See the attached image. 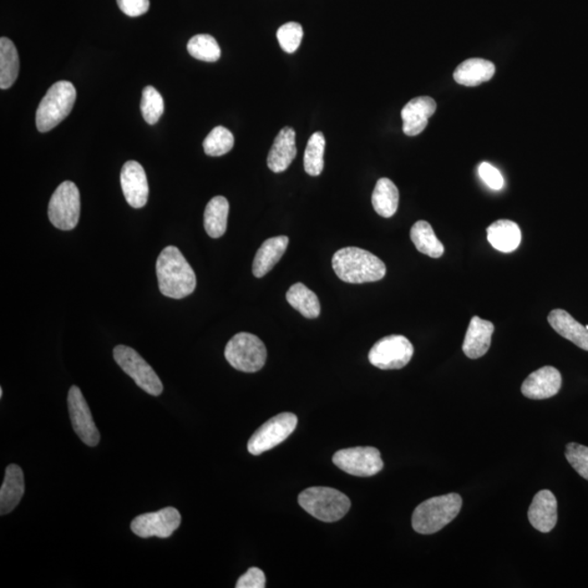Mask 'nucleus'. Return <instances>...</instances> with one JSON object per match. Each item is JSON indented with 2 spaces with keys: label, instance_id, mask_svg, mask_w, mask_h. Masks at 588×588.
Returning a JSON list of instances; mask_svg holds the SVG:
<instances>
[{
  "label": "nucleus",
  "instance_id": "12",
  "mask_svg": "<svg viewBox=\"0 0 588 588\" xmlns=\"http://www.w3.org/2000/svg\"><path fill=\"white\" fill-rule=\"evenodd\" d=\"M181 524V514L178 510L169 506L151 514H144L132 521L131 530L141 539L150 537H160V539H169Z\"/></svg>",
  "mask_w": 588,
  "mask_h": 588
},
{
  "label": "nucleus",
  "instance_id": "18",
  "mask_svg": "<svg viewBox=\"0 0 588 588\" xmlns=\"http://www.w3.org/2000/svg\"><path fill=\"white\" fill-rule=\"evenodd\" d=\"M494 332L493 323L479 316L471 319L463 346L465 356L473 359L484 357L490 348Z\"/></svg>",
  "mask_w": 588,
  "mask_h": 588
},
{
  "label": "nucleus",
  "instance_id": "7",
  "mask_svg": "<svg viewBox=\"0 0 588 588\" xmlns=\"http://www.w3.org/2000/svg\"><path fill=\"white\" fill-rule=\"evenodd\" d=\"M81 200L78 186L65 181L54 192L48 205L50 222L57 229L69 231L77 227L80 220Z\"/></svg>",
  "mask_w": 588,
  "mask_h": 588
},
{
  "label": "nucleus",
  "instance_id": "26",
  "mask_svg": "<svg viewBox=\"0 0 588 588\" xmlns=\"http://www.w3.org/2000/svg\"><path fill=\"white\" fill-rule=\"evenodd\" d=\"M372 203L379 216L393 217L399 206L398 187L390 179H379L373 192Z\"/></svg>",
  "mask_w": 588,
  "mask_h": 588
},
{
  "label": "nucleus",
  "instance_id": "6",
  "mask_svg": "<svg viewBox=\"0 0 588 588\" xmlns=\"http://www.w3.org/2000/svg\"><path fill=\"white\" fill-rule=\"evenodd\" d=\"M225 357L228 363L238 371L255 373L265 365L267 350L265 344L255 334L240 333L227 343Z\"/></svg>",
  "mask_w": 588,
  "mask_h": 588
},
{
  "label": "nucleus",
  "instance_id": "14",
  "mask_svg": "<svg viewBox=\"0 0 588 588\" xmlns=\"http://www.w3.org/2000/svg\"><path fill=\"white\" fill-rule=\"evenodd\" d=\"M120 184L131 207L142 209L146 205L150 194L149 182L143 167L138 161H126L121 169Z\"/></svg>",
  "mask_w": 588,
  "mask_h": 588
},
{
  "label": "nucleus",
  "instance_id": "22",
  "mask_svg": "<svg viewBox=\"0 0 588 588\" xmlns=\"http://www.w3.org/2000/svg\"><path fill=\"white\" fill-rule=\"evenodd\" d=\"M549 323L560 336L588 351V331L585 326L575 321L569 313L564 310L551 311Z\"/></svg>",
  "mask_w": 588,
  "mask_h": 588
},
{
  "label": "nucleus",
  "instance_id": "5",
  "mask_svg": "<svg viewBox=\"0 0 588 588\" xmlns=\"http://www.w3.org/2000/svg\"><path fill=\"white\" fill-rule=\"evenodd\" d=\"M298 504L314 518L328 523L342 520L351 506L346 495L331 488L307 489L298 495Z\"/></svg>",
  "mask_w": 588,
  "mask_h": 588
},
{
  "label": "nucleus",
  "instance_id": "11",
  "mask_svg": "<svg viewBox=\"0 0 588 588\" xmlns=\"http://www.w3.org/2000/svg\"><path fill=\"white\" fill-rule=\"evenodd\" d=\"M333 463L348 474L359 478L376 475L384 468L379 450L374 447H356L337 451Z\"/></svg>",
  "mask_w": 588,
  "mask_h": 588
},
{
  "label": "nucleus",
  "instance_id": "40",
  "mask_svg": "<svg viewBox=\"0 0 588 588\" xmlns=\"http://www.w3.org/2000/svg\"><path fill=\"white\" fill-rule=\"evenodd\" d=\"M585 327H586V329H587V331H588V325H586Z\"/></svg>",
  "mask_w": 588,
  "mask_h": 588
},
{
  "label": "nucleus",
  "instance_id": "30",
  "mask_svg": "<svg viewBox=\"0 0 588 588\" xmlns=\"http://www.w3.org/2000/svg\"><path fill=\"white\" fill-rule=\"evenodd\" d=\"M326 140L322 132H316L310 140L304 154V169L308 175L317 177L324 169V154H325Z\"/></svg>",
  "mask_w": 588,
  "mask_h": 588
},
{
  "label": "nucleus",
  "instance_id": "34",
  "mask_svg": "<svg viewBox=\"0 0 588 588\" xmlns=\"http://www.w3.org/2000/svg\"><path fill=\"white\" fill-rule=\"evenodd\" d=\"M279 45L283 52L292 54L297 52L303 39V28L297 22H289L279 28L277 32Z\"/></svg>",
  "mask_w": 588,
  "mask_h": 588
},
{
  "label": "nucleus",
  "instance_id": "31",
  "mask_svg": "<svg viewBox=\"0 0 588 588\" xmlns=\"http://www.w3.org/2000/svg\"><path fill=\"white\" fill-rule=\"evenodd\" d=\"M187 52L192 57L206 63H215L220 58L221 50L217 40L209 34H199L187 43Z\"/></svg>",
  "mask_w": 588,
  "mask_h": 588
},
{
  "label": "nucleus",
  "instance_id": "8",
  "mask_svg": "<svg viewBox=\"0 0 588 588\" xmlns=\"http://www.w3.org/2000/svg\"><path fill=\"white\" fill-rule=\"evenodd\" d=\"M114 359L121 369L145 393L155 397L163 393L164 386L159 375L134 349L117 346L114 349Z\"/></svg>",
  "mask_w": 588,
  "mask_h": 588
},
{
  "label": "nucleus",
  "instance_id": "32",
  "mask_svg": "<svg viewBox=\"0 0 588 588\" xmlns=\"http://www.w3.org/2000/svg\"><path fill=\"white\" fill-rule=\"evenodd\" d=\"M141 111L143 118L149 125L159 123L164 114V99L154 86H146L142 93Z\"/></svg>",
  "mask_w": 588,
  "mask_h": 588
},
{
  "label": "nucleus",
  "instance_id": "39",
  "mask_svg": "<svg viewBox=\"0 0 588 588\" xmlns=\"http://www.w3.org/2000/svg\"><path fill=\"white\" fill-rule=\"evenodd\" d=\"M3 394H4V390L3 388H0V398H3Z\"/></svg>",
  "mask_w": 588,
  "mask_h": 588
},
{
  "label": "nucleus",
  "instance_id": "19",
  "mask_svg": "<svg viewBox=\"0 0 588 588\" xmlns=\"http://www.w3.org/2000/svg\"><path fill=\"white\" fill-rule=\"evenodd\" d=\"M296 156V132L292 128L285 126L273 141L267 157L268 169L276 174L283 172L289 169Z\"/></svg>",
  "mask_w": 588,
  "mask_h": 588
},
{
  "label": "nucleus",
  "instance_id": "28",
  "mask_svg": "<svg viewBox=\"0 0 588 588\" xmlns=\"http://www.w3.org/2000/svg\"><path fill=\"white\" fill-rule=\"evenodd\" d=\"M286 298L288 303L306 318H317L321 314V303L316 294L301 282L291 286Z\"/></svg>",
  "mask_w": 588,
  "mask_h": 588
},
{
  "label": "nucleus",
  "instance_id": "15",
  "mask_svg": "<svg viewBox=\"0 0 588 588\" xmlns=\"http://www.w3.org/2000/svg\"><path fill=\"white\" fill-rule=\"evenodd\" d=\"M562 377L552 367H544L532 373L522 384V393L526 398L544 400L554 397L561 388Z\"/></svg>",
  "mask_w": 588,
  "mask_h": 588
},
{
  "label": "nucleus",
  "instance_id": "36",
  "mask_svg": "<svg viewBox=\"0 0 588 588\" xmlns=\"http://www.w3.org/2000/svg\"><path fill=\"white\" fill-rule=\"evenodd\" d=\"M479 175L484 184L490 187L491 190L499 191L505 186L503 175L493 165L481 163L479 167Z\"/></svg>",
  "mask_w": 588,
  "mask_h": 588
},
{
  "label": "nucleus",
  "instance_id": "16",
  "mask_svg": "<svg viewBox=\"0 0 588 588\" xmlns=\"http://www.w3.org/2000/svg\"><path fill=\"white\" fill-rule=\"evenodd\" d=\"M436 108L437 104L428 96H420L410 100L402 111L404 134L415 136L422 134Z\"/></svg>",
  "mask_w": 588,
  "mask_h": 588
},
{
  "label": "nucleus",
  "instance_id": "33",
  "mask_svg": "<svg viewBox=\"0 0 588 588\" xmlns=\"http://www.w3.org/2000/svg\"><path fill=\"white\" fill-rule=\"evenodd\" d=\"M235 145V138L231 132L225 126H216L204 140L205 153L209 156H222L232 150Z\"/></svg>",
  "mask_w": 588,
  "mask_h": 588
},
{
  "label": "nucleus",
  "instance_id": "13",
  "mask_svg": "<svg viewBox=\"0 0 588 588\" xmlns=\"http://www.w3.org/2000/svg\"><path fill=\"white\" fill-rule=\"evenodd\" d=\"M68 408L71 423L75 433L86 445L95 447L100 440V435L94 423L92 413L86 403L82 392L73 386L68 393Z\"/></svg>",
  "mask_w": 588,
  "mask_h": 588
},
{
  "label": "nucleus",
  "instance_id": "35",
  "mask_svg": "<svg viewBox=\"0 0 588 588\" xmlns=\"http://www.w3.org/2000/svg\"><path fill=\"white\" fill-rule=\"evenodd\" d=\"M566 458L583 479L588 480V447L575 443L566 445Z\"/></svg>",
  "mask_w": 588,
  "mask_h": 588
},
{
  "label": "nucleus",
  "instance_id": "25",
  "mask_svg": "<svg viewBox=\"0 0 588 588\" xmlns=\"http://www.w3.org/2000/svg\"><path fill=\"white\" fill-rule=\"evenodd\" d=\"M229 202L224 196H215L207 204L204 212V228L211 238H220L227 230Z\"/></svg>",
  "mask_w": 588,
  "mask_h": 588
},
{
  "label": "nucleus",
  "instance_id": "23",
  "mask_svg": "<svg viewBox=\"0 0 588 588\" xmlns=\"http://www.w3.org/2000/svg\"><path fill=\"white\" fill-rule=\"evenodd\" d=\"M495 65L489 60L472 58L465 60L455 69L454 78L455 82L465 86H478L488 82L494 77Z\"/></svg>",
  "mask_w": 588,
  "mask_h": 588
},
{
  "label": "nucleus",
  "instance_id": "37",
  "mask_svg": "<svg viewBox=\"0 0 588 588\" xmlns=\"http://www.w3.org/2000/svg\"><path fill=\"white\" fill-rule=\"evenodd\" d=\"M266 586V577L264 572L258 567H250L238 580L237 588H264Z\"/></svg>",
  "mask_w": 588,
  "mask_h": 588
},
{
  "label": "nucleus",
  "instance_id": "17",
  "mask_svg": "<svg viewBox=\"0 0 588 588\" xmlns=\"http://www.w3.org/2000/svg\"><path fill=\"white\" fill-rule=\"evenodd\" d=\"M529 521L541 533L554 530L558 521V504L550 490H540L536 494L530 506Z\"/></svg>",
  "mask_w": 588,
  "mask_h": 588
},
{
  "label": "nucleus",
  "instance_id": "9",
  "mask_svg": "<svg viewBox=\"0 0 588 588\" xmlns=\"http://www.w3.org/2000/svg\"><path fill=\"white\" fill-rule=\"evenodd\" d=\"M298 418L293 413L276 415L263 424L247 443V450L253 455H260L277 447L296 430Z\"/></svg>",
  "mask_w": 588,
  "mask_h": 588
},
{
  "label": "nucleus",
  "instance_id": "38",
  "mask_svg": "<svg viewBox=\"0 0 588 588\" xmlns=\"http://www.w3.org/2000/svg\"><path fill=\"white\" fill-rule=\"evenodd\" d=\"M121 12L129 17H140L149 12L150 0H117Z\"/></svg>",
  "mask_w": 588,
  "mask_h": 588
},
{
  "label": "nucleus",
  "instance_id": "3",
  "mask_svg": "<svg viewBox=\"0 0 588 588\" xmlns=\"http://www.w3.org/2000/svg\"><path fill=\"white\" fill-rule=\"evenodd\" d=\"M463 508V498L458 494L434 497L417 506L412 516V526L419 534L437 533L453 522Z\"/></svg>",
  "mask_w": 588,
  "mask_h": 588
},
{
  "label": "nucleus",
  "instance_id": "29",
  "mask_svg": "<svg viewBox=\"0 0 588 588\" xmlns=\"http://www.w3.org/2000/svg\"><path fill=\"white\" fill-rule=\"evenodd\" d=\"M411 240L418 251L433 258H439L445 253V246L436 237L432 226L428 221L415 222L411 229Z\"/></svg>",
  "mask_w": 588,
  "mask_h": 588
},
{
  "label": "nucleus",
  "instance_id": "2",
  "mask_svg": "<svg viewBox=\"0 0 588 588\" xmlns=\"http://www.w3.org/2000/svg\"><path fill=\"white\" fill-rule=\"evenodd\" d=\"M333 268L342 281L354 285L382 281L386 275V265L380 258L353 246L334 253Z\"/></svg>",
  "mask_w": 588,
  "mask_h": 588
},
{
  "label": "nucleus",
  "instance_id": "27",
  "mask_svg": "<svg viewBox=\"0 0 588 588\" xmlns=\"http://www.w3.org/2000/svg\"><path fill=\"white\" fill-rule=\"evenodd\" d=\"M20 70L19 54L14 44L7 38L0 39V88H12Z\"/></svg>",
  "mask_w": 588,
  "mask_h": 588
},
{
  "label": "nucleus",
  "instance_id": "21",
  "mask_svg": "<svg viewBox=\"0 0 588 588\" xmlns=\"http://www.w3.org/2000/svg\"><path fill=\"white\" fill-rule=\"evenodd\" d=\"M289 245V238L279 236L271 238L263 243L258 248L255 262H253V275L256 278H263L267 275L276 264L281 260L285 255Z\"/></svg>",
  "mask_w": 588,
  "mask_h": 588
},
{
  "label": "nucleus",
  "instance_id": "24",
  "mask_svg": "<svg viewBox=\"0 0 588 588\" xmlns=\"http://www.w3.org/2000/svg\"><path fill=\"white\" fill-rule=\"evenodd\" d=\"M488 239L497 251L511 253L519 247L522 233L514 221L501 220L488 228Z\"/></svg>",
  "mask_w": 588,
  "mask_h": 588
},
{
  "label": "nucleus",
  "instance_id": "4",
  "mask_svg": "<svg viewBox=\"0 0 588 588\" xmlns=\"http://www.w3.org/2000/svg\"><path fill=\"white\" fill-rule=\"evenodd\" d=\"M77 91L68 81H59L48 91L37 111V126L39 132H48L64 121L73 110Z\"/></svg>",
  "mask_w": 588,
  "mask_h": 588
},
{
  "label": "nucleus",
  "instance_id": "20",
  "mask_svg": "<svg viewBox=\"0 0 588 588\" xmlns=\"http://www.w3.org/2000/svg\"><path fill=\"white\" fill-rule=\"evenodd\" d=\"M23 471L17 464H10L0 489V514H10L17 508L24 495Z\"/></svg>",
  "mask_w": 588,
  "mask_h": 588
},
{
  "label": "nucleus",
  "instance_id": "10",
  "mask_svg": "<svg viewBox=\"0 0 588 588\" xmlns=\"http://www.w3.org/2000/svg\"><path fill=\"white\" fill-rule=\"evenodd\" d=\"M413 354V344L408 338L393 334L374 344L368 359L380 369H400L407 367Z\"/></svg>",
  "mask_w": 588,
  "mask_h": 588
},
{
  "label": "nucleus",
  "instance_id": "1",
  "mask_svg": "<svg viewBox=\"0 0 588 588\" xmlns=\"http://www.w3.org/2000/svg\"><path fill=\"white\" fill-rule=\"evenodd\" d=\"M156 273L161 294L171 298H184L194 293L196 276L178 247L167 246L156 262Z\"/></svg>",
  "mask_w": 588,
  "mask_h": 588
}]
</instances>
